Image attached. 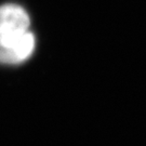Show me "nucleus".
<instances>
[{"instance_id": "nucleus-1", "label": "nucleus", "mask_w": 146, "mask_h": 146, "mask_svg": "<svg viewBox=\"0 0 146 146\" xmlns=\"http://www.w3.org/2000/svg\"><path fill=\"white\" fill-rule=\"evenodd\" d=\"M29 16L22 7L13 3L0 7V46L5 47L20 39L29 28Z\"/></svg>"}, {"instance_id": "nucleus-2", "label": "nucleus", "mask_w": 146, "mask_h": 146, "mask_svg": "<svg viewBox=\"0 0 146 146\" xmlns=\"http://www.w3.org/2000/svg\"><path fill=\"white\" fill-rule=\"evenodd\" d=\"M35 49V37L31 31L9 46H0V63L17 64L26 61Z\"/></svg>"}]
</instances>
